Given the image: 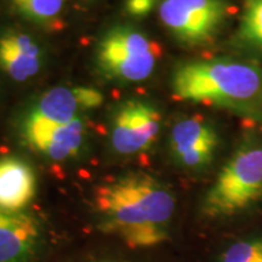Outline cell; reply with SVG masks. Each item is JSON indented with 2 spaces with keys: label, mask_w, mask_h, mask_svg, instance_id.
<instances>
[{
  "label": "cell",
  "mask_w": 262,
  "mask_h": 262,
  "mask_svg": "<svg viewBox=\"0 0 262 262\" xmlns=\"http://www.w3.org/2000/svg\"><path fill=\"white\" fill-rule=\"evenodd\" d=\"M95 205L101 229L136 249L156 247L168 239L176 202L153 176L130 172L101 186L95 194Z\"/></svg>",
  "instance_id": "obj_1"
},
{
  "label": "cell",
  "mask_w": 262,
  "mask_h": 262,
  "mask_svg": "<svg viewBox=\"0 0 262 262\" xmlns=\"http://www.w3.org/2000/svg\"><path fill=\"white\" fill-rule=\"evenodd\" d=\"M178 100L217 106L262 120V68L233 58L192 61L172 74Z\"/></svg>",
  "instance_id": "obj_2"
},
{
  "label": "cell",
  "mask_w": 262,
  "mask_h": 262,
  "mask_svg": "<svg viewBox=\"0 0 262 262\" xmlns=\"http://www.w3.org/2000/svg\"><path fill=\"white\" fill-rule=\"evenodd\" d=\"M262 199V143H244L227 160L203 199L209 219L229 217Z\"/></svg>",
  "instance_id": "obj_3"
},
{
  "label": "cell",
  "mask_w": 262,
  "mask_h": 262,
  "mask_svg": "<svg viewBox=\"0 0 262 262\" xmlns=\"http://www.w3.org/2000/svg\"><path fill=\"white\" fill-rule=\"evenodd\" d=\"M162 48L145 33L131 27L110 29L98 42L96 63L110 79L120 83H137L150 77Z\"/></svg>",
  "instance_id": "obj_4"
},
{
  "label": "cell",
  "mask_w": 262,
  "mask_h": 262,
  "mask_svg": "<svg viewBox=\"0 0 262 262\" xmlns=\"http://www.w3.org/2000/svg\"><path fill=\"white\" fill-rule=\"evenodd\" d=\"M231 14L226 0H163L158 15L181 44L204 47L212 41Z\"/></svg>",
  "instance_id": "obj_5"
},
{
  "label": "cell",
  "mask_w": 262,
  "mask_h": 262,
  "mask_svg": "<svg viewBox=\"0 0 262 262\" xmlns=\"http://www.w3.org/2000/svg\"><path fill=\"white\" fill-rule=\"evenodd\" d=\"M162 116L152 104L129 101L119 107L113 119L111 143L117 153L133 156L148 149L159 135Z\"/></svg>",
  "instance_id": "obj_6"
},
{
  "label": "cell",
  "mask_w": 262,
  "mask_h": 262,
  "mask_svg": "<svg viewBox=\"0 0 262 262\" xmlns=\"http://www.w3.org/2000/svg\"><path fill=\"white\" fill-rule=\"evenodd\" d=\"M22 133L33 150L55 162H62L74 158L80 152L85 125L81 117L70 123L57 124L28 113Z\"/></svg>",
  "instance_id": "obj_7"
},
{
  "label": "cell",
  "mask_w": 262,
  "mask_h": 262,
  "mask_svg": "<svg viewBox=\"0 0 262 262\" xmlns=\"http://www.w3.org/2000/svg\"><path fill=\"white\" fill-rule=\"evenodd\" d=\"M219 136L202 118H186L173 125L169 147L173 159L187 169H201L211 162Z\"/></svg>",
  "instance_id": "obj_8"
},
{
  "label": "cell",
  "mask_w": 262,
  "mask_h": 262,
  "mask_svg": "<svg viewBox=\"0 0 262 262\" xmlns=\"http://www.w3.org/2000/svg\"><path fill=\"white\" fill-rule=\"evenodd\" d=\"M103 96L93 88H55L39 98L29 114L51 123L66 124L80 118V114L100 107Z\"/></svg>",
  "instance_id": "obj_9"
},
{
  "label": "cell",
  "mask_w": 262,
  "mask_h": 262,
  "mask_svg": "<svg viewBox=\"0 0 262 262\" xmlns=\"http://www.w3.org/2000/svg\"><path fill=\"white\" fill-rule=\"evenodd\" d=\"M39 238L40 227L34 216L0 209V262H28Z\"/></svg>",
  "instance_id": "obj_10"
},
{
  "label": "cell",
  "mask_w": 262,
  "mask_h": 262,
  "mask_svg": "<svg viewBox=\"0 0 262 262\" xmlns=\"http://www.w3.org/2000/svg\"><path fill=\"white\" fill-rule=\"evenodd\" d=\"M41 50L38 42L24 32L9 31L0 37V68L16 81H26L38 74Z\"/></svg>",
  "instance_id": "obj_11"
},
{
  "label": "cell",
  "mask_w": 262,
  "mask_h": 262,
  "mask_svg": "<svg viewBox=\"0 0 262 262\" xmlns=\"http://www.w3.org/2000/svg\"><path fill=\"white\" fill-rule=\"evenodd\" d=\"M37 179L33 169L15 157L0 159V209L24 211L35 195Z\"/></svg>",
  "instance_id": "obj_12"
},
{
  "label": "cell",
  "mask_w": 262,
  "mask_h": 262,
  "mask_svg": "<svg viewBox=\"0 0 262 262\" xmlns=\"http://www.w3.org/2000/svg\"><path fill=\"white\" fill-rule=\"evenodd\" d=\"M17 14L44 27L56 26L66 6V0H9Z\"/></svg>",
  "instance_id": "obj_13"
},
{
  "label": "cell",
  "mask_w": 262,
  "mask_h": 262,
  "mask_svg": "<svg viewBox=\"0 0 262 262\" xmlns=\"http://www.w3.org/2000/svg\"><path fill=\"white\" fill-rule=\"evenodd\" d=\"M237 38L243 47L262 52V0H243Z\"/></svg>",
  "instance_id": "obj_14"
},
{
  "label": "cell",
  "mask_w": 262,
  "mask_h": 262,
  "mask_svg": "<svg viewBox=\"0 0 262 262\" xmlns=\"http://www.w3.org/2000/svg\"><path fill=\"white\" fill-rule=\"evenodd\" d=\"M220 262H262V237L243 239L222 254Z\"/></svg>",
  "instance_id": "obj_15"
},
{
  "label": "cell",
  "mask_w": 262,
  "mask_h": 262,
  "mask_svg": "<svg viewBox=\"0 0 262 262\" xmlns=\"http://www.w3.org/2000/svg\"><path fill=\"white\" fill-rule=\"evenodd\" d=\"M156 0H126L125 10L133 17H145L155 8Z\"/></svg>",
  "instance_id": "obj_16"
}]
</instances>
